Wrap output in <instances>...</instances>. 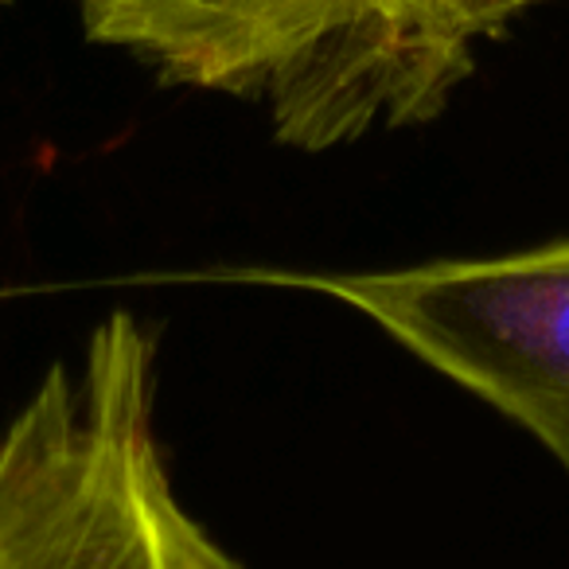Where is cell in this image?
Returning a JSON list of instances; mask_svg holds the SVG:
<instances>
[{"label":"cell","mask_w":569,"mask_h":569,"mask_svg":"<svg viewBox=\"0 0 569 569\" xmlns=\"http://www.w3.org/2000/svg\"><path fill=\"white\" fill-rule=\"evenodd\" d=\"M152 413L157 336L118 309L0 441V569H242L180 503Z\"/></svg>","instance_id":"obj_1"},{"label":"cell","mask_w":569,"mask_h":569,"mask_svg":"<svg viewBox=\"0 0 569 569\" xmlns=\"http://www.w3.org/2000/svg\"><path fill=\"white\" fill-rule=\"evenodd\" d=\"M371 317L421 363L519 421L569 472V238L387 273H253Z\"/></svg>","instance_id":"obj_2"},{"label":"cell","mask_w":569,"mask_h":569,"mask_svg":"<svg viewBox=\"0 0 569 569\" xmlns=\"http://www.w3.org/2000/svg\"><path fill=\"white\" fill-rule=\"evenodd\" d=\"M87 40L164 87L261 102L289 149L336 144V98L375 0H74Z\"/></svg>","instance_id":"obj_3"},{"label":"cell","mask_w":569,"mask_h":569,"mask_svg":"<svg viewBox=\"0 0 569 569\" xmlns=\"http://www.w3.org/2000/svg\"><path fill=\"white\" fill-rule=\"evenodd\" d=\"M546 0H375L336 98V144L429 121L472 71V48Z\"/></svg>","instance_id":"obj_4"},{"label":"cell","mask_w":569,"mask_h":569,"mask_svg":"<svg viewBox=\"0 0 569 569\" xmlns=\"http://www.w3.org/2000/svg\"><path fill=\"white\" fill-rule=\"evenodd\" d=\"M4 4H9V0H0V9H4Z\"/></svg>","instance_id":"obj_5"}]
</instances>
